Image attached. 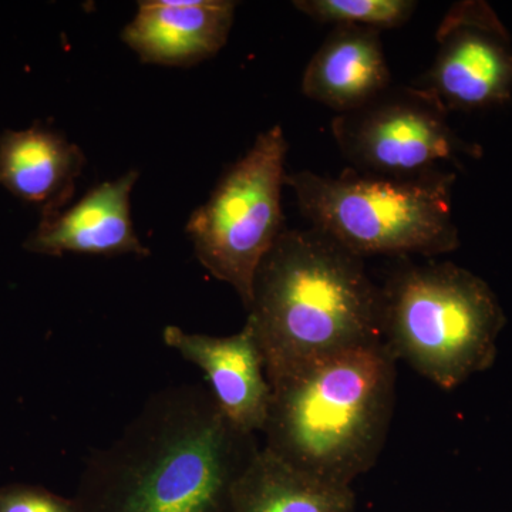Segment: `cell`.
<instances>
[{
    "instance_id": "cell-1",
    "label": "cell",
    "mask_w": 512,
    "mask_h": 512,
    "mask_svg": "<svg viewBox=\"0 0 512 512\" xmlns=\"http://www.w3.org/2000/svg\"><path fill=\"white\" fill-rule=\"evenodd\" d=\"M259 450L208 387H165L90 454L76 501L82 512H232L235 484Z\"/></svg>"
},
{
    "instance_id": "cell-11",
    "label": "cell",
    "mask_w": 512,
    "mask_h": 512,
    "mask_svg": "<svg viewBox=\"0 0 512 512\" xmlns=\"http://www.w3.org/2000/svg\"><path fill=\"white\" fill-rule=\"evenodd\" d=\"M237 3L231 0H148L123 30V40L146 63L191 66L227 43Z\"/></svg>"
},
{
    "instance_id": "cell-7",
    "label": "cell",
    "mask_w": 512,
    "mask_h": 512,
    "mask_svg": "<svg viewBox=\"0 0 512 512\" xmlns=\"http://www.w3.org/2000/svg\"><path fill=\"white\" fill-rule=\"evenodd\" d=\"M446 114L421 90L410 87L339 114L330 127L343 156L357 171L412 177L466 153V144L448 126Z\"/></svg>"
},
{
    "instance_id": "cell-6",
    "label": "cell",
    "mask_w": 512,
    "mask_h": 512,
    "mask_svg": "<svg viewBox=\"0 0 512 512\" xmlns=\"http://www.w3.org/2000/svg\"><path fill=\"white\" fill-rule=\"evenodd\" d=\"M286 153L281 127L259 134L187 224L200 264L231 285L247 309L256 271L285 229L281 198Z\"/></svg>"
},
{
    "instance_id": "cell-13",
    "label": "cell",
    "mask_w": 512,
    "mask_h": 512,
    "mask_svg": "<svg viewBox=\"0 0 512 512\" xmlns=\"http://www.w3.org/2000/svg\"><path fill=\"white\" fill-rule=\"evenodd\" d=\"M84 154L62 134L43 127L0 136V185L43 214L63 210L82 174Z\"/></svg>"
},
{
    "instance_id": "cell-10",
    "label": "cell",
    "mask_w": 512,
    "mask_h": 512,
    "mask_svg": "<svg viewBox=\"0 0 512 512\" xmlns=\"http://www.w3.org/2000/svg\"><path fill=\"white\" fill-rule=\"evenodd\" d=\"M137 180V171H128L117 180L97 185L72 207L43 214L23 247L47 256L69 252L147 256L150 252L131 221L130 197Z\"/></svg>"
},
{
    "instance_id": "cell-3",
    "label": "cell",
    "mask_w": 512,
    "mask_h": 512,
    "mask_svg": "<svg viewBox=\"0 0 512 512\" xmlns=\"http://www.w3.org/2000/svg\"><path fill=\"white\" fill-rule=\"evenodd\" d=\"M396 362L379 342L275 380L262 447L309 476L352 487L375 466L386 444Z\"/></svg>"
},
{
    "instance_id": "cell-8",
    "label": "cell",
    "mask_w": 512,
    "mask_h": 512,
    "mask_svg": "<svg viewBox=\"0 0 512 512\" xmlns=\"http://www.w3.org/2000/svg\"><path fill=\"white\" fill-rule=\"evenodd\" d=\"M439 42L436 60L417 89L441 109L481 110L510 99V37L485 3H461L451 10Z\"/></svg>"
},
{
    "instance_id": "cell-5",
    "label": "cell",
    "mask_w": 512,
    "mask_h": 512,
    "mask_svg": "<svg viewBox=\"0 0 512 512\" xmlns=\"http://www.w3.org/2000/svg\"><path fill=\"white\" fill-rule=\"evenodd\" d=\"M453 183V174L437 170L412 177L357 170L326 177L299 171L285 178L311 228L360 258L456 251L460 239L451 208Z\"/></svg>"
},
{
    "instance_id": "cell-9",
    "label": "cell",
    "mask_w": 512,
    "mask_h": 512,
    "mask_svg": "<svg viewBox=\"0 0 512 512\" xmlns=\"http://www.w3.org/2000/svg\"><path fill=\"white\" fill-rule=\"evenodd\" d=\"M163 339L187 362L204 372L210 392L222 413L238 430L264 431L271 406V384L251 323L229 336L185 332L178 326L164 329Z\"/></svg>"
},
{
    "instance_id": "cell-2",
    "label": "cell",
    "mask_w": 512,
    "mask_h": 512,
    "mask_svg": "<svg viewBox=\"0 0 512 512\" xmlns=\"http://www.w3.org/2000/svg\"><path fill=\"white\" fill-rule=\"evenodd\" d=\"M247 320L269 384L383 342L382 293L363 258L313 228H285L262 259Z\"/></svg>"
},
{
    "instance_id": "cell-15",
    "label": "cell",
    "mask_w": 512,
    "mask_h": 512,
    "mask_svg": "<svg viewBox=\"0 0 512 512\" xmlns=\"http://www.w3.org/2000/svg\"><path fill=\"white\" fill-rule=\"evenodd\" d=\"M299 12L319 23L360 26L369 29H396L412 19L413 0H298Z\"/></svg>"
},
{
    "instance_id": "cell-4",
    "label": "cell",
    "mask_w": 512,
    "mask_h": 512,
    "mask_svg": "<svg viewBox=\"0 0 512 512\" xmlns=\"http://www.w3.org/2000/svg\"><path fill=\"white\" fill-rule=\"evenodd\" d=\"M380 293L384 345L440 389H456L494 365L507 319L473 272L451 262L410 264Z\"/></svg>"
},
{
    "instance_id": "cell-14",
    "label": "cell",
    "mask_w": 512,
    "mask_h": 512,
    "mask_svg": "<svg viewBox=\"0 0 512 512\" xmlns=\"http://www.w3.org/2000/svg\"><path fill=\"white\" fill-rule=\"evenodd\" d=\"M352 487L289 466L261 447L232 491V512H353Z\"/></svg>"
},
{
    "instance_id": "cell-12",
    "label": "cell",
    "mask_w": 512,
    "mask_h": 512,
    "mask_svg": "<svg viewBox=\"0 0 512 512\" xmlns=\"http://www.w3.org/2000/svg\"><path fill=\"white\" fill-rule=\"evenodd\" d=\"M390 70L376 29L335 26L302 77V92L340 114L356 111L387 92Z\"/></svg>"
},
{
    "instance_id": "cell-16",
    "label": "cell",
    "mask_w": 512,
    "mask_h": 512,
    "mask_svg": "<svg viewBox=\"0 0 512 512\" xmlns=\"http://www.w3.org/2000/svg\"><path fill=\"white\" fill-rule=\"evenodd\" d=\"M0 512H82L76 498H64L43 487L9 484L0 487Z\"/></svg>"
}]
</instances>
